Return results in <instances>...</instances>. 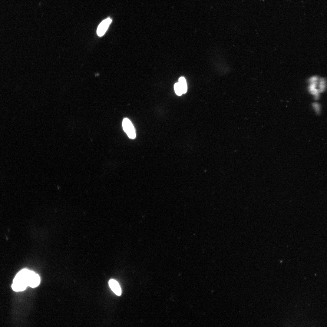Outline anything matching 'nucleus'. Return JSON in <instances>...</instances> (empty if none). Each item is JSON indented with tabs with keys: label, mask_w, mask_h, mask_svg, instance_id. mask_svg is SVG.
I'll return each instance as SVG.
<instances>
[{
	"label": "nucleus",
	"mask_w": 327,
	"mask_h": 327,
	"mask_svg": "<svg viewBox=\"0 0 327 327\" xmlns=\"http://www.w3.org/2000/svg\"><path fill=\"white\" fill-rule=\"evenodd\" d=\"M122 127L124 131L129 138L133 139L135 138L136 134L134 127L128 119H124L122 121Z\"/></svg>",
	"instance_id": "f03ea898"
},
{
	"label": "nucleus",
	"mask_w": 327,
	"mask_h": 327,
	"mask_svg": "<svg viewBox=\"0 0 327 327\" xmlns=\"http://www.w3.org/2000/svg\"><path fill=\"white\" fill-rule=\"evenodd\" d=\"M182 90L183 94L185 93L187 90L186 80L183 77H181L179 79L178 82Z\"/></svg>",
	"instance_id": "39448f33"
},
{
	"label": "nucleus",
	"mask_w": 327,
	"mask_h": 327,
	"mask_svg": "<svg viewBox=\"0 0 327 327\" xmlns=\"http://www.w3.org/2000/svg\"><path fill=\"white\" fill-rule=\"evenodd\" d=\"M174 89L176 94L178 95H181L183 93L182 88L179 83L177 82L174 85Z\"/></svg>",
	"instance_id": "423d86ee"
},
{
	"label": "nucleus",
	"mask_w": 327,
	"mask_h": 327,
	"mask_svg": "<svg viewBox=\"0 0 327 327\" xmlns=\"http://www.w3.org/2000/svg\"><path fill=\"white\" fill-rule=\"evenodd\" d=\"M111 21V19L108 18L101 22L99 25L97 31L98 36H102L104 34Z\"/></svg>",
	"instance_id": "7ed1b4c3"
},
{
	"label": "nucleus",
	"mask_w": 327,
	"mask_h": 327,
	"mask_svg": "<svg viewBox=\"0 0 327 327\" xmlns=\"http://www.w3.org/2000/svg\"><path fill=\"white\" fill-rule=\"evenodd\" d=\"M109 285L111 289L117 295L120 296L121 290L117 282L115 280L111 279L109 281Z\"/></svg>",
	"instance_id": "20e7f679"
},
{
	"label": "nucleus",
	"mask_w": 327,
	"mask_h": 327,
	"mask_svg": "<svg viewBox=\"0 0 327 327\" xmlns=\"http://www.w3.org/2000/svg\"><path fill=\"white\" fill-rule=\"evenodd\" d=\"M32 271L23 269L15 276L12 285V289L16 292L24 290L29 286L30 277Z\"/></svg>",
	"instance_id": "f257e3e1"
},
{
	"label": "nucleus",
	"mask_w": 327,
	"mask_h": 327,
	"mask_svg": "<svg viewBox=\"0 0 327 327\" xmlns=\"http://www.w3.org/2000/svg\"><path fill=\"white\" fill-rule=\"evenodd\" d=\"M313 107H315V108L316 111L317 112H319V104H318L317 103H315L313 104Z\"/></svg>",
	"instance_id": "0eeeda50"
}]
</instances>
